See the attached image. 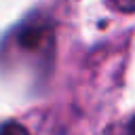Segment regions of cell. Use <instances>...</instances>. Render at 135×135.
<instances>
[{"label": "cell", "mask_w": 135, "mask_h": 135, "mask_svg": "<svg viewBox=\"0 0 135 135\" xmlns=\"http://www.w3.org/2000/svg\"><path fill=\"white\" fill-rule=\"evenodd\" d=\"M55 55V21L51 15L25 17L0 44V65L40 82L49 76Z\"/></svg>", "instance_id": "cell-1"}, {"label": "cell", "mask_w": 135, "mask_h": 135, "mask_svg": "<svg viewBox=\"0 0 135 135\" xmlns=\"http://www.w3.org/2000/svg\"><path fill=\"white\" fill-rule=\"evenodd\" d=\"M0 135H30V131H27L23 124H19V122L11 120V122H4V124H2Z\"/></svg>", "instance_id": "cell-2"}, {"label": "cell", "mask_w": 135, "mask_h": 135, "mask_svg": "<svg viewBox=\"0 0 135 135\" xmlns=\"http://www.w3.org/2000/svg\"><path fill=\"white\" fill-rule=\"evenodd\" d=\"M116 2H118V8L124 13H131L135 8V0H116Z\"/></svg>", "instance_id": "cell-3"}, {"label": "cell", "mask_w": 135, "mask_h": 135, "mask_svg": "<svg viewBox=\"0 0 135 135\" xmlns=\"http://www.w3.org/2000/svg\"><path fill=\"white\" fill-rule=\"evenodd\" d=\"M120 135H133V129H131V120H127V122H124V131H122Z\"/></svg>", "instance_id": "cell-4"}]
</instances>
